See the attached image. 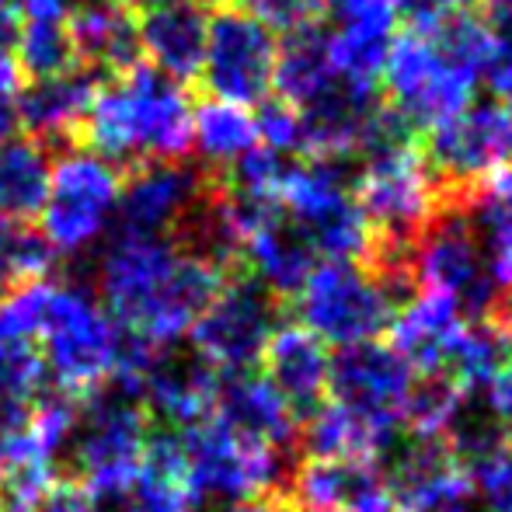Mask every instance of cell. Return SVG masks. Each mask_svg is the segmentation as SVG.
I'll use <instances>...</instances> for the list:
<instances>
[{
	"label": "cell",
	"mask_w": 512,
	"mask_h": 512,
	"mask_svg": "<svg viewBox=\"0 0 512 512\" xmlns=\"http://www.w3.org/2000/svg\"><path fill=\"white\" fill-rule=\"evenodd\" d=\"M227 279V269L178 237L119 234L98 258V293L129 342L150 352L175 349Z\"/></svg>",
	"instance_id": "obj_1"
},
{
	"label": "cell",
	"mask_w": 512,
	"mask_h": 512,
	"mask_svg": "<svg viewBox=\"0 0 512 512\" xmlns=\"http://www.w3.org/2000/svg\"><path fill=\"white\" fill-rule=\"evenodd\" d=\"M492 56V32L471 14H450L432 28H408L405 35H394L380 74L387 112L398 115L408 129L429 133L474 102Z\"/></svg>",
	"instance_id": "obj_2"
},
{
	"label": "cell",
	"mask_w": 512,
	"mask_h": 512,
	"mask_svg": "<svg viewBox=\"0 0 512 512\" xmlns=\"http://www.w3.org/2000/svg\"><path fill=\"white\" fill-rule=\"evenodd\" d=\"M192 112L196 105L182 81H171L150 63H133L95 88L81 122L84 147L115 168L185 161L192 154Z\"/></svg>",
	"instance_id": "obj_3"
},
{
	"label": "cell",
	"mask_w": 512,
	"mask_h": 512,
	"mask_svg": "<svg viewBox=\"0 0 512 512\" xmlns=\"http://www.w3.org/2000/svg\"><path fill=\"white\" fill-rule=\"evenodd\" d=\"M35 338L46 377L70 398H88L108 387L126 356V331L95 293L77 283H42Z\"/></svg>",
	"instance_id": "obj_4"
},
{
	"label": "cell",
	"mask_w": 512,
	"mask_h": 512,
	"mask_svg": "<svg viewBox=\"0 0 512 512\" xmlns=\"http://www.w3.org/2000/svg\"><path fill=\"white\" fill-rule=\"evenodd\" d=\"M150 436V418L133 394L119 387L88 394V405L77 411L74 436L67 443V457L77 474L74 481H81L102 502L126 499Z\"/></svg>",
	"instance_id": "obj_5"
},
{
	"label": "cell",
	"mask_w": 512,
	"mask_h": 512,
	"mask_svg": "<svg viewBox=\"0 0 512 512\" xmlns=\"http://www.w3.org/2000/svg\"><path fill=\"white\" fill-rule=\"evenodd\" d=\"M122 175L112 161L88 147H70L53 161L39 234L53 255L77 258L102 244L115 227Z\"/></svg>",
	"instance_id": "obj_6"
},
{
	"label": "cell",
	"mask_w": 512,
	"mask_h": 512,
	"mask_svg": "<svg viewBox=\"0 0 512 512\" xmlns=\"http://www.w3.org/2000/svg\"><path fill=\"white\" fill-rule=\"evenodd\" d=\"M401 286L363 262H317L297 293L300 324L324 345H356L384 335Z\"/></svg>",
	"instance_id": "obj_7"
},
{
	"label": "cell",
	"mask_w": 512,
	"mask_h": 512,
	"mask_svg": "<svg viewBox=\"0 0 512 512\" xmlns=\"http://www.w3.org/2000/svg\"><path fill=\"white\" fill-rule=\"evenodd\" d=\"M408 279L422 293L450 300L467 321L495 317L502 297L492 283L485 251L467 206H439L408 255Z\"/></svg>",
	"instance_id": "obj_8"
},
{
	"label": "cell",
	"mask_w": 512,
	"mask_h": 512,
	"mask_svg": "<svg viewBox=\"0 0 512 512\" xmlns=\"http://www.w3.org/2000/svg\"><path fill=\"white\" fill-rule=\"evenodd\" d=\"M422 157L439 206H467L488 178L512 164V112L499 102H471L429 129Z\"/></svg>",
	"instance_id": "obj_9"
},
{
	"label": "cell",
	"mask_w": 512,
	"mask_h": 512,
	"mask_svg": "<svg viewBox=\"0 0 512 512\" xmlns=\"http://www.w3.org/2000/svg\"><path fill=\"white\" fill-rule=\"evenodd\" d=\"M279 209L297 223L324 262H366L370 230L352 196V178L338 161H286Z\"/></svg>",
	"instance_id": "obj_10"
},
{
	"label": "cell",
	"mask_w": 512,
	"mask_h": 512,
	"mask_svg": "<svg viewBox=\"0 0 512 512\" xmlns=\"http://www.w3.org/2000/svg\"><path fill=\"white\" fill-rule=\"evenodd\" d=\"M178 439H182L199 499L237 506V502L276 492L283 481L286 460L279 446L262 443L216 415H206L203 422L182 429Z\"/></svg>",
	"instance_id": "obj_11"
},
{
	"label": "cell",
	"mask_w": 512,
	"mask_h": 512,
	"mask_svg": "<svg viewBox=\"0 0 512 512\" xmlns=\"http://www.w3.org/2000/svg\"><path fill=\"white\" fill-rule=\"evenodd\" d=\"M276 328V297L251 276H227L196 317L189 338L192 352L216 373H248L255 363H262V352Z\"/></svg>",
	"instance_id": "obj_12"
},
{
	"label": "cell",
	"mask_w": 512,
	"mask_h": 512,
	"mask_svg": "<svg viewBox=\"0 0 512 512\" xmlns=\"http://www.w3.org/2000/svg\"><path fill=\"white\" fill-rule=\"evenodd\" d=\"M279 42L262 21H255L237 4L209 14L203 84L209 95L234 105H262L272 91Z\"/></svg>",
	"instance_id": "obj_13"
},
{
	"label": "cell",
	"mask_w": 512,
	"mask_h": 512,
	"mask_svg": "<svg viewBox=\"0 0 512 512\" xmlns=\"http://www.w3.org/2000/svg\"><path fill=\"white\" fill-rule=\"evenodd\" d=\"M415 380L418 373L391 345L370 338V342L342 345L331 356L328 394L342 408L356 411L373 429H380L384 436L394 439L401 425H405V411L411 391H415Z\"/></svg>",
	"instance_id": "obj_14"
},
{
	"label": "cell",
	"mask_w": 512,
	"mask_h": 512,
	"mask_svg": "<svg viewBox=\"0 0 512 512\" xmlns=\"http://www.w3.org/2000/svg\"><path fill=\"white\" fill-rule=\"evenodd\" d=\"M209 192L199 168L185 161H147L136 164L119 189L115 230L119 234L175 237L189 213Z\"/></svg>",
	"instance_id": "obj_15"
},
{
	"label": "cell",
	"mask_w": 512,
	"mask_h": 512,
	"mask_svg": "<svg viewBox=\"0 0 512 512\" xmlns=\"http://www.w3.org/2000/svg\"><path fill=\"white\" fill-rule=\"evenodd\" d=\"M216 391H220V373L206 366L196 352L182 356L175 349L150 352L126 387V394H133L147 415L178 432L213 415Z\"/></svg>",
	"instance_id": "obj_16"
},
{
	"label": "cell",
	"mask_w": 512,
	"mask_h": 512,
	"mask_svg": "<svg viewBox=\"0 0 512 512\" xmlns=\"http://www.w3.org/2000/svg\"><path fill=\"white\" fill-rule=\"evenodd\" d=\"M398 512H450L471 495V474L439 436H411L387 474Z\"/></svg>",
	"instance_id": "obj_17"
},
{
	"label": "cell",
	"mask_w": 512,
	"mask_h": 512,
	"mask_svg": "<svg viewBox=\"0 0 512 512\" xmlns=\"http://www.w3.org/2000/svg\"><path fill=\"white\" fill-rule=\"evenodd\" d=\"M394 21L398 14L387 0H331L328 49L342 81L377 88L394 42Z\"/></svg>",
	"instance_id": "obj_18"
},
{
	"label": "cell",
	"mask_w": 512,
	"mask_h": 512,
	"mask_svg": "<svg viewBox=\"0 0 512 512\" xmlns=\"http://www.w3.org/2000/svg\"><path fill=\"white\" fill-rule=\"evenodd\" d=\"M42 283H28L0 300V411L28 408L42 398L46 366H42L35 314H39Z\"/></svg>",
	"instance_id": "obj_19"
},
{
	"label": "cell",
	"mask_w": 512,
	"mask_h": 512,
	"mask_svg": "<svg viewBox=\"0 0 512 512\" xmlns=\"http://www.w3.org/2000/svg\"><path fill=\"white\" fill-rule=\"evenodd\" d=\"M293 509L394 512V495L370 460H307L293 474Z\"/></svg>",
	"instance_id": "obj_20"
},
{
	"label": "cell",
	"mask_w": 512,
	"mask_h": 512,
	"mask_svg": "<svg viewBox=\"0 0 512 512\" xmlns=\"http://www.w3.org/2000/svg\"><path fill=\"white\" fill-rule=\"evenodd\" d=\"M206 28L209 11L199 0H171L147 7L143 18H136V42L154 70L171 81H192L203 67Z\"/></svg>",
	"instance_id": "obj_21"
},
{
	"label": "cell",
	"mask_w": 512,
	"mask_h": 512,
	"mask_svg": "<svg viewBox=\"0 0 512 512\" xmlns=\"http://www.w3.org/2000/svg\"><path fill=\"white\" fill-rule=\"evenodd\" d=\"M464 324L467 317L450 300L418 293L415 300H405L394 310L387 331H391V349L411 370L418 377H432V373H446V363H450Z\"/></svg>",
	"instance_id": "obj_22"
},
{
	"label": "cell",
	"mask_w": 512,
	"mask_h": 512,
	"mask_svg": "<svg viewBox=\"0 0 512 512\" xmlns=\"http://www.w3.org/2000/svg\"><path fill=\"white\" fill-rule=\"evenodd\" d=\"M265 380L286 398L293 411H310L328 394L331 352L304 324H279L262 352Z\"/></svg>",
	"instance_id": "obj_23"
},
{
	"label": "cell",
	"mask_w": 512,
	"mask_h": 512,
	"mask_svg": "<svg viewBox=\"0 0 512 512\" xmlns=\"http://www.w3.org/2000/svg\"><path fill=\"white\" fill-rule=\"evenodd\" d=\"M95 74L91 70H63L53 77H39L28 88L18 91V126L28 129V136L39 143L67 140L70 133H77L88 112L91 98H95Z\"/></svg>",
	"instance_id": "obj_24"
},
{
	"label": "cell",
	"mask_w": 512,
	"mask_h": 512,
	"mask_svg": "<svg viewBox=\"0 0 512 512\" xmlns=\"http://www.w3.org/2000/svg\"><path fill=\"white\" fill-rule=\"evenodd\" d=\"M213 415L223 418L234 429L262 439L283 450L290 439H297V411L286 405V398L265 380V373H227L220 377Z\"/></svg>",
	"instance_id": "obj_25"
},
{
	"label": "cell",
	"mask_w": 512,
	"mask_h": 512,
	"mask_svg": "<svg viewBox=\"0 0 512 512\" xmlns=\"http://www.w3.org/2000/svg\"><path fill=\"white\" fill-rule=\"evenodd\" d=\"M74 56L91 70H129L140 56L136 14L126 0H84L67 14Z\"/></svg>",
	"instance_id": "obj_26"
},
{
	"label": "cell",
	"mask_w": 512,
	"mask_h": 512,
	"mask_svg": "<svg viewBox=\"0 0 512 512\" xmlns=\"http://www.w3.org/2000/svg\"><path fill=\"white\" fill-rule=\"evenodd\" d=\"M342 81L331 63L328 49V28L324 25H307L300 32L286 35V42L276 53V74H272V88L279 91V102L290 108H307L310 102L331 91Z\"/></svg>",
	"instance_id": "obj_27"
},
{
	"label": "cell",
	"mask_w": 512,
	"mask_h": 512,
	"mask_svg": "<svg viewBox=\"0 0 512 512\" xmlns=\"http://www.w3.org/2000/svg\"><path fill=\"white\" fill-rule=\"evenodd\" d=\"M133 495L140 512H196L199 495L178 432L168 429L150 436L133 481Z\"/></svg>",
	"instance_id": "obj_28"
},
{
	"label": "cell",
	"mask_w": 512,
	"mask_h": 512,
	"mask_svg": "<svg viewBox=\"0 0 512 512\" xmlns=\"http://www.w3.org/2000/svg\"><path fill=\"white\" fill-rule=\"evenodd\" d=\"M49 171L53 161L46 143L32 136H11L0 143V220H35L46 203Z\"/></svg>",
	"instance_id": "obj_29"
},
{
	"label": "cell",
	"mask_w": 512,
	"mask_h": 512,
	"mask_svg": "<svg viewBox=\"0 0 512 512\" xmlns=\"http://www.w3.org/2000/svg\"><path fill=\"white\" fill-rule=\"evenodd\" d=\"M300 443L310 460H373L380 450L391 446V436L373 429L366 418L342 408L338 401L331 405L321 401L317 408H310L304 429H300Z\"/></svg>",
	"instance_id": "obj_30"
},
{
	"label": "cell",
	"mask_w": 512,
	"mask_h": 512,
	"mask_svg": "<svg viewBox=\"0 0 512 512\" xmlns=\"http://www.w3.org/2000/svg\"><path fill=\"white\" fill-rule=\"evenodd\" d=\"M192 150L203 157L206 168L230 171L237 161L258 150L255 112L220 98H206L192 112Z\"/></svg>",
	"instance_id": "obj_31"
},
{
	"label": "cell",
	"mask_w": 512,
	"mask_h": 512,
	"mask_svg": "<svg viewBox=\"0 0 512 512\" xmlns=\"http://www.w3.org/2000/svg\"><path fill=\"white\" fill-rule=\"evenodd\" d=\"M512 366V324L499 317H478L464 324L446 373L464 387L467 394L485 391L502 370Z\"/></svg>",
	"instance_id": "obj_32"
},
{
	"label": "cell",
	"mask_w": 512,
	"mask_h": 512,
	"mask_svg": "<svg viewBox=\"0 0 512 512\" xmlns=\"http://www.w3.org/2000/svg\"><path fill=\"white\" fill-rule=\"evenodd\" d=\"M53 258L56 255L42 241L39 230H32L28 223L0 220V300L21 286L49 279Z\"/></svg>",
	"instance_id": "obj_33"
},
{
	"label": "cell",
	"mask_w": 512,
	"mask_h": 512,
	"mask_svg": "<svg viewBox=\"0 0 512 512\" xmlns=\"http://www.w3.org/2000/svg\"><path fill=\"white\" fill-rule=\"evenodd\" d=\"M14 56H18L21 70L39 77H53L63 70L77 67L74 42H70L67 21H49V18H21L18 39H14Z\"/></svg>",
	"instance_id": "obj_34"
},
{
	"label": "cell",
	"mask_w": 512,
	"mask_h": 512,
	"mask_svg": "<svg viewBox=\"0 0 512 512\" xmlns=\"http://www.w3.org/2000/svg\"><path fill=\"white\" fill-rule=\"evenodd\" d=\"M471 394L450 377V373H432V377H418L415 391L408 398L405 425H411V436H439L446 439L450 425L467 408Z\"/></svg>",
	"instance_id": "obj_35"
},
{
	"label": "cell",
	"mask_w": 512,
	"mask_h": 512,
	"mask_svg": "<svg viewBox=\"0 0 512 512\" xmlns=\"http://www.w3.org/2000/svg\"><path fill=\"white\" fill-rule=\"evenodd\" d=\"M21 467H53L56 471V457L39 443L28 408L0 411V478Z\"/></svg>",
	"instance_id": "obj_36"
},
{
	"label": "cell",
	"mask_w": 512,
	"mask_h": 512,
	"mask_svg": "<svg viewBox=\"0 0 512 512\" xmlns=\"http://www.w3.org/2000/svg\"><path fill=\"white\" fill-rule=\"evenodd\" d=\"M471 492L481 495L488 512H512V443H502L478 464L467 467Z\"/></svg>",
	"instance_id": "obj_37"
},
{
	"label": "cell",
	"mask_w": 512,
	"mask_h": 512,
	"mask_svg": "<svg viewBox=\"0 0 512 512\" xmlns=\"http://www.w3.org/2000/svg\"><path fill=\"white\" fill-rule=\"evenodd\" d=\"M56 485L53 467H21L0 478V512H42L49 488Z\"/></svg>",
	"instance_id": "obj_38"
},
{
	"label": "cell",
	"mask_w": 512,
	"mask_h": 512,
	"mask_svg": "<svg viewBox=\"0 0 512 512\" xmlns=\"http://www.w3.org/2000/svg\"><path fill=\"white\" fill-rule=\"evenodd\" d=\"M255 126H258V147L272 150V154H279V157L300 154L304 133H300L297 108H290L286 102H272L255 115Z\"/></svg>",
	"instance_id": "obj_39"
},
{
	"label": "cell",
	"mask_w": 512,
	"mask_h": 512,
	"mask_svg": "<svg viewBox=\"0 0 512 512\" xmlns=\"http://www.w3.org/2000/svg\"><path fill=\"white\" fill-rule=\"evenodd\" d=\"M234 4L262 21L272 35H293L317 21V0H234Z\"/></svg>",
	"instance_id": "obj_40"
},
{
	"label": "cell",
	"mask_w": 512,
	"mask_h": 512,
	"mask_svg": "<svg viewBox=\"0 0 512 512\" xmlns=\"http://www.w3.org/2000/svg\"><path fill=\"white\" fill-rule=\"evenodd\" d=\"M105 506L108 502L88 492L81 481H56L42 502V512H108Z\"/></svg>",
	"instance_id": "obj_41"
},
{
	"label": "cell",
	"mask_w": 512,
	"mask_h": 512,
	"mask_svg": "<svg viewBox=\"0 0 512 512\" xmlns=\"http://www.w3.org/2000/svg\"><path fill=\"white\" fill-rule=\"evenodd\" d=\"M485 394H488V408L485 411L495 418V425L502 429V436L512 443V366H509V370H502L499 377L485 387Z\"/></svg>",
	"instance_id": "obj_42"
},
{
	"label": "cell",
	"mask_w": 512,
	"mask_h": 512,
	"mask_svg": "<svg viewBox=\"0 0 512 512\" xmlns=\"http://www.w3.org/2000/svg\"><path fill=\"white\" fill-rule=\"evenodd\" d=\"M488 84L499 95V105H506L512 112V49H499L495 46V56L488 63Z\"/></svg>",
	"instance_id": "obj_43"
},
{
	"label": "cell",
	"mask_w": 512,
	"mask_h": 512,
	"mask_svg": "<svg viewBox=\"0 0 512 512\" xmlns=\"http://www.w3.org/2000/svg\"><path fill=\"white\" fill-rule=\"evenodd\" d=\"M485 28L492 32L495 46L512 49V0H488L485 4Z\"/></svg>",
	"instance_id": "obj_44"
},
{
	"label": "cell",
	"mask_w": 512,
	"mask_h": 512,
	"mask_svg": "<svg viewBox=\"0 0 512 512\" xmlns=\"http://www.w3.org/2000/svg\"><path fill=\"white\" fill-rule=\"evenodd\" d=\"M21 77H25V70H21L14 49H0V102H18Z\"/></svg>",
	"instance_id": "obj_45"
},
{
	"label": "cell",
	"mask_w": 512,
	"mask_h": 512,
	"mask_svg": "<svg viewBox=\"0 0 512 512\" xmlns=\"http://www.w3.org/2000/svg\"><path fill=\"white\" fill-rule=\"evenodd\" d=\"M84 0H21L18 11L21 18H49V21H67V14Z\"/></svg>",
	"instance_id": "obj_46"
},
{
	"label": "cell",
	"mask_w": 512,
	"mask_h": 512,
	"mask_svg": "<svg viewBox=\"0 0 512 512\" xmlns=\"http://www.w3.org/2000/svg\"><path fill=\"white\" fill-rule=\"evenodd\" d=\"M227 512H297V509H293L290 499H283V495L269 492V495H258V499L237 502V506H230Z\"/></svg>",
	"instance_id": "obj_47"
},
{
	"label": "cell",
	"mask_w": 512,
	"mask_h": 512,
	"mask_svg": "<svg viewBox=\"0 0 512 512\" xmlns=\"http://www.w3.org/2000/svg\"><path fill=\"white\" fill-rule=\"evenodd\" d=\"M18 25H21L18 4H14V0H0V49H14Z\"/></svg>",
	"instance_id": "obj_48"
},
{
	"label": "cell",
	"mask_w": 512,
	"mask_h": 512,
	"mask_svg": "<svg viewBox=\"0 0 512 512\" xmlns=\"http://www.w3.org/2000/svg\"><path fill=\"white\" fill-rule=\"evenodd\" d=\"M450 512H485V509H474L471 502H464V506H457V509H450Z\"/></svg>",
	"instance_id": "obj_49"
},
{
	"label": "cell",
	"mask_w": 512,
	"mask_h": 512,
	"mask_svg": "<svg viewBox=\"0 0 512 512\" xmlns=\"http://www.w3.org/2000/svg\"><path fill=\"white\" fill-rule=\"evenodd\" d=\"M112 512H140V509H136V506H129V509H112Z\"/></svg>",
	"instance_id": "obj_50"
},
{
	"label": "cell",
	"mask_w": 512,
	"mask_h": 512,
	"mask_svg": "<svg viewBox=\"0 0 512 512\" xmlns=\"http://www.w3.org/2000/svg\"><path fill=\"white\" fill-rule=\"evenodd\" d=\"M394 512H398V509H394Z\"/></svg>",
	"instance_id": "obj_51"
}]
</instances>
